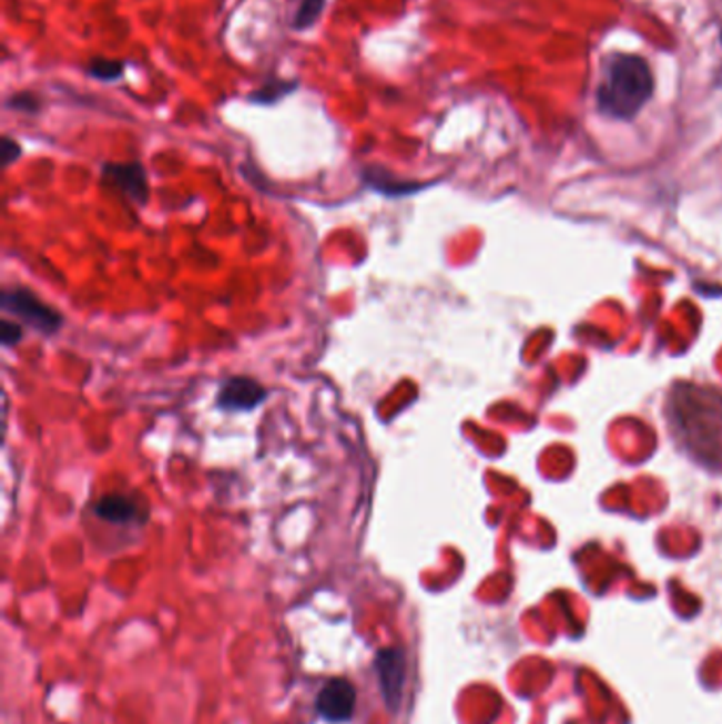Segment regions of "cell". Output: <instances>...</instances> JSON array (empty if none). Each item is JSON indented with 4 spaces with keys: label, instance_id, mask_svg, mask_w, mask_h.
Listing matches in <instances>:
<instances>
[{
    "label": "cell",
    "instance_id": "cell-1",
    "mask_svg": "<svg viewBox=\"0 0 722 724\" xmlns=\"http://www.w3.org/2000/svg\"><path fill=\"white\" fill-rule=\"evenodd\" d=\"M672 418L684 445L705 467L722 470V395L682 386L672 398Z\"/></svg>",
    "mask_w": 722,
    "mask_h": 724
},
{
    "label": "cell",
    "instance_id": "cell-2",
    "mask_svg": "<svg viewBox=\"0 0 722 724\" xmlns=\"http://www.w3.org/2000/svg\"><path fill=\"white\" fill-rule=\"evenodd\" d=\"M652 95V74L649 64L638 55H617L606 71L598 102L606 115L631 119Z\"/></svg>",
    "mask_w": 722,
    "mask_h": 724
},
{
    "label": "cell",
    "instance_id": "cell-3",
    "mask_svg": "<svg viewBox=\"0 0 722 724\" xmlns=\"http://www.w3.org/2000/svg\"><path fill=\"white\" fill-rule=\"evenodd\" d=\"M2 309L7 314H13L16 318H22L26 325L51 335L62 325V316L51 309L49 305L43 304L37 295L23 290V288H13L4 290L2 295Z\"/></svg>",
    "mask_w": 722,
    "mask_h": 724
},
{
    "label": "cell",
    "instance_id": "cell-4",
    "mask_svg": "<svg viewBox=\"0 0 722 724\" xmlns=\"http://www.w3.org/2000/svg\"><path fill=\"white\" fill-rule=\"evenodd\" d=\"M375 674L382 689V700L386 707L398 714L403 701V686H405V653L398 646H386L375 654Z\"/></svg>",
    "mask_w": 722,
    "mask_h": 724
},
{
    "label": "cell",
    "instance_id": "cell-5",
    "mask_svg": "<svg viewBox=\"0 0 722 724\" xmlns=\"http://www.w3.org/2000/svg\"><path fill=\"white\" fill-rule=\"evenodd\" d=\"M316 712L326 723H349L356 712V689L346 677H331L316 695Z\"/></svg>",
    "mask_w": 722,
    "mask_h": 724
},
{
    "label": "cell",
    "instance_id": "cell-6",
    "mask_svg": "<svg viewBox=\"0 0 722 724\" xmlns=\"http://www.w3.org/2000/svg\"><path fill=\"white\" fill-rule=\"evenodd\" d=\"M267 398L265 388L251 377H232L218 390V407L225 411H251Z\"/></svg>",
    "mask_w": 722,
    "mask_h": 724
},
{
    "label": "cell",
    "instance_id": "cell-7",
    "mask_svg": "<svg viewBox=\"0 0 722 724\" xmlns=\"http://www.w3.org/2000/svg\"><path fill=\"white\" fill-rule=\"evenodd\" d=\"M102 174L109 183H113L115 187L121 188L128 197H132L134 202L144 204L149 197V183H146V172L139 162H130V164H104Z\"/></svg>",
    "mask_w": 722,
    "mask_h": 724
},
{
    "label": "cell",
    "instance_id": "cell-8",
    "mask_svg": "<svg viewBox=\"0 0 722 724\" xmlns=\"http://www.w3.org/2000/svg\"><path fill=\"white\" fill-rule=\"evenodd\" d=\"M297 90H299V83L295 79H270L248 94V102L258 104V106H272Z\"/></svg>",
    "mask_w": 722,
    "mask_h": 724
},
{
    "label": "cell",
    "instance_id": "cell-9",
    "mask_svg": "<svg viewBox=\"0 0 722 724\" xmlns=\"http://www.w3.org/2000/svg\"><path fill=\"white\" fill-rule=\"evenodd\" d=\"M95 514L111 523H128L136 519V507L123 496H106L95 504Z\"/></svg>",
    "mask_w": 722,
    "mask_h": 724
},
{
    "label": "cell",
    "instance_id": "cell-10",
    "mask_svg": "<svg viewBox=\"0 0 722 724\" xmlns=\"http://www.w3.org/2000/svg\"><path fill=\"white\" fill-rule=\"evenodd\" d=\"M85 72L100 83H113V81L121 79L125 74V62L116 60V58L95 55L85 64Z\"/></svg>",
    "mask_w": 722,
    "mask_h": 724
},
{
    "label": "cell",
    "instance_id": "cell-11",
    "mask_svg": "<svg viewBox=\"0 0 722 724\" xmlns=\"http://www.w3.org/2000/svg\"><path fill=\"white\" fill-rule=\"evenodd\" d=\"M326 2L328 0H302L299 9L295 13V20H293V28L303 32V30H309L318 24V20L325 13Z\"/></svg>",
    "mask_w": 722,
    "mask_h": 724
},
{
    "label": "cell",
    "instance_id": "cell-12",
    "mask_svg": "<svg viewBox=\"0 0 722 724\" xmlns=\"http://www.w3.org/2000/svg\"><path fill=\"white\" fill-rule=\"evenodd\" d=\"M365 181H367L372 187L379 188V191H384V193H393V195H396L398 191H400V193H409V191H416V188H419V185L396 183L390 174L379 172L377 167H369V170L365 172Z\"/></svg>",
    "mask_w": 722,
    "mask_h": 724
},
{
    "label": "cell",
    "instance_id": "cell-13",
    "mask_svg": "<svg viewBox=\"0 0 722 724\" xmlns=\"http://www.w3.org/2000/svg\"><path fill=\"white\" fill-rule=\"evenodd\" d=\"M4 104H7V109L18 111L23 115H37L43 109L41 95L34 94V92H18V94L9 95V100Z\"/></svg>",
    "mask_w": 722,
    "mask_h": 724
},
{
    "label": "cell",
    "instance_id": "cell-14",
    "mask_svg": "<svg viewBox=\"0 0 722 724\" xmlns=\"http://www.w3.org/2000/svg\"><path fill=\"white\" fill-rule=\"evenodd\" d=\"M20 155H22V146H20V142H16L13 139L4 136V139H2V144H0V160H2V165L9 167V165L13 164Z\"/></svg>",
    "mask_w": 722,
    "mask_h": 724
},
{
    "label": "cell",
    "instance_id": "cell-15",
    "mask_svg": "<svg viewBox=\"0 0 722 724\" xmlns=\"http://www.w3.org/2000/svg\"><path fill=\"white\" fill-rule=\"evenodd\" d=\"M22 339V327L18 323L11 320H2V344L4 346H13Z\"/></svg>",
    "mask_w": 722,
    "mask_h": 724
}]
</instances>
